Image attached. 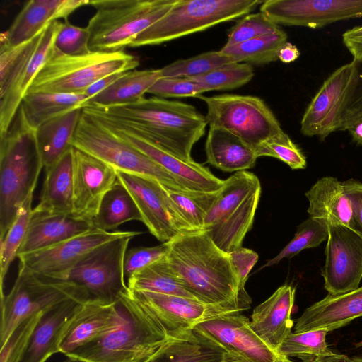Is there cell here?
I'll use <instances>...</instances> for the list:
<instances>
[{
    "label": "cell",
    "instance_id": "obj_40",
    "mask_svg": "<svg viewBox=\"0 0 362 362\" xmlns=\"http://www.w3.org/2000/svg\"><path fill=\"white\" fill-rule=\"evenodd\" d=\"M288 36L280 32L262 35L231 46H223L220 52L235 62L264 65L278 59V53L287 42Z\"/></svg>",
    "mask_w": 362,
    "mask_h": 362
},
{
    "label": "cell",
    "instance_id": "obj_2",
    "mask_svg": "<svg viewBox=\"0 0 362 362\" xmlns=\"http://www.w3.org/2000/svg\"><path fill=\"white\" fill-rule=\"evenodd\" d=\"M87 107L126 123L185 161L194 160L192 149L208 124L206 116L194 105L156 96L111 107Z\"/></svg>",
    "mask_w": 362,
    "mask_h": 362
},
{
    "label": "cell",
    "instance_id": "obj_14",
    "mask_svg": "<svg viewBox=\"0 0 362 362\" xmlns=\"http://www.w3.org/2000/svg\"><path fill=\"white\" fill-rule=\"evenodd\" d=\"M357 74L354 61L333 71L323 82L306 107L300 121V132L324 141L339 131L341 117L355 86Z\"/></svg>",
    "mask_w": 362,
    "mask_h": 362
},
{
    "label": "cell",
    "instance_id": "obj_20",
    "mask_svg": "<svg viewBox=\"0 0 362 362\" xmlns=\"http://www.w3.org/2000/svg\"><path fill=\"white\" fill-rule=\"evenodd\" d=\"M117 180L115 168L74 148L73 214L93 221L102 199Z\"/></svg>",
    "mask_w": 362,
    "mask_h": 362
},
{
    "label": "cell",
    "instance_id": "obj_44",
    "mask_svg": "<svg viewBox=\"0 0 362 362\" xmlns=\"http://www.w3.org/2000/svg\"><path fill=\"white\" fill-rule=\"evenodd\" d=\"M235 62L219 51H209L178 59L160 69L162 77L192 78L204 75L223 65Z\"/></svg>",
    "mask_w": 362,
    "mask_h": 362
},
{
    "label": "cell",
    "instance_id": "obj_18",
    "mask_svg": "<svg viewBox=\"0 0 362 362\" xmlns=\"http://www.w3.org/2000/svg\"><path fill=\"white\" fill-rule=\"evenodd\" d=\"M132 233L94 228L47 249L18 256L19 266L37 276L62 272L102 245Z\"/></svg>",
    "mask_w": 362,
    "mask_h": 362
},
{
    "label": "cell",
    "instance_id": "obj_1",
    "mask_svg": "<svg viewBox=\"0 0 362 362\" xmlns=\"http://www.w3.org/2000/svg\"><path fill=\"white\" fill-rule=\"evenodd\" d=\"M166 258L183 286L198 300L247 310L228 253L205 230L182 233L169 242Z\"/></svg>",
    "mask_w": 362,
    "mask_h": 362
},
{
    "label": "cell",
    "instance_id": "obj_6",
    "mask_svg": "<svg viewBox=\"0 0 362 362\" xmlns=\"http://www.w3.org/2000/svg\"><path fill=\"white\" fill-rule=\"evenodd\" d=\"M139 65L136 57L123 50L68 56L53 47L28 93H84L103 77L135 69Z\"/></svg>",
    "mask_w": 362,
    "mask_h": 362
},
{
    "label": "cell",
    "instance_id": "obj_28",
    "mask_svg": "<svg viewBox=\"0 0 362 362\" xmlns=\"http://www.w3.org/2000/svg\"><path fill=\"white\" fill-rule=\"evenodd\" d=\"M227 349L196 327L171 336L146 362H219Z\"/></svg>",
    "mask_w": 362,
    "mask_h": 362
},
{
    "label": "cell",
    "instance_id": "obj_60",
    "mask_svg": "<svg viewBox=\"0 0 362 362\" xmlns=\"http://www.w3.org/2000/svg\"><path fill=\"white\" fill-rule=\"evenodd\" d=\"M219 362H252V361L234 351L227 350L224 353L222 358L220 360Z\"/></svg>",
    "mask_w": 362,
    "mask_h": 362
},
{
    "label": "cell",
    "instance_id": "obj_32",
    "mask_svg": "<svg viewBox=\"0 0 362 362\" xmlns=\"http://www.w3.org/2000/svg\"><path fill=\"white\" fill-rule=\"evenodd\" d=\"M83 108H76L42 124L35 129L45 170L54 165L71 147Z\"/></svg>",
    "mask_w": 362,
    "mask_h": 362
},
{
    "label": "cell",
    "instance_id": "obj_57",
    "mask_svg": "<svg viewBox=\"0 0 362 362\" xmlns=\"http://www.w3.org/2000/svg\"><path fill=\"white\" fill-rule=\"evenodd\" d=\"M299 57L300 51L297 47L288 42L281 47L278 53V59L286 64L296 61Z\"/></svg>",
    "mask_w": 362,
    "mask_h": 362
},
{
    "label": "cell",
    "instance_id": "obj_58",
    "mask_svg": "<svg viewBox=\"0 0 362 362\" xmlns=\"http://www.w3.org/2000/svg\"><path fill=\"white\" fill-rule=\"evenodd\" d=\"M350 360L351 358L346 355L332 351L329 354L305 359L302 362H350Z\"/></svg>",
    "mask_w": 362,
    "mask_h": 362
},
{
    "label": "cell",
    "instance_id": "obj_34",
    "mask_svg": "<svg viewBox=\"0 0 362 362\" xmlns=\"http://www.w3.org/2000/svg\"><path fill=\"white\" fill-rule=\"evenodd\" d=\"M161 77L160 69L126 71L112 84L90 98L88 105L106 108L136 103L144 98Z\"/></svg>",
    "mask_w": 362,
    "mask_h": 362
},
{
    "label": "cell",
    "instance_id": "obj_22",
    "mask_svg": "<svg viewBox=\"0 0 362 362\" xmlns=\"http://www.w3.org/2000/svg\"><path fill=\"white\" fill-rule=\"evenodd\" d=\"M94 228L92 220L74 214H51L33 209L17 257L47 249Z\"/></svg>",
    "mask_w": 362,
    "mask_h": 362
},
{
    "label": "cell",
    "instance_id": "obj_15",
    "mask_svg": "<svg viewBox=\"0 0 362 362\" xmlns=\"http://www.w3.org/2000/svg\"><path fill=\"white\" fill-rule=\"evenodd\" d=\"M325 254L321 274L328 294L358 288L362 279V238L348 227L329 224Z\"/></svg>",
    "mask_w": 362,
    "mask_h": 362
},
{
    "label": "cell",
    "instance_id": "obj_30",
    "mask_svg": "<svg viewBox=\"0 0 362 362\" xmlns=\"http://www.w3.org/2000/svg\"><path fill=\"white\" fill-rule=\"evenodd\" d=\"M305 195L309 202L307 211L310 218L324 221L328 225L349 228L351 208L343 182L334 177H323Z\"/></svg>",
    "mask_w": 362,
    "mask_h": 362
},
{
    "label": "cell",
    "instance_id": "obj_31",
    "mask_svg": "<svg viewBox=\"0 0 362 362\" xmlns=\"http://www.w3.org/2000/svg\"><path fill=\"white\" fill-rule=\"evenodd\" d=\"M205 153L208 163L230 173L252 168L257 159L255 150L241 139L218 127H209Z\"/></svg>",
    "mask_w": 362,
    "mask_h": 362
},
{
    "label": "cell",
    "instance_id": "obj_12",
    "mask_svg": "<svg viewBox=\"0 0 362 362\" xmlns=\"http://www.w3.org/2000/svg\"><path fill=\"white\" fill-rule=\"evenodd\" d=\"M83 110L95 117L117 136L124 140L162 167L185 189L197 192H217L222 180L203 165L185 161L143 136L131 126L115 118L98 112L88 107Z\"/></svg>",
    "mask_w": 362,
    "mask_h": 362
},
{
    "label": "cell",
    "instance_id": "obj_46",
    "mask_svg": "<svg viewBox=\"0 0 362 362\" xmlns=\"http://www.w3.org/2000/svg\"><path fill=\"white\" fill-rule=\"evenodd\" d=\"M283 29L260 12L243 16L230 30L224 46H231L249 40L280 32Z\"/></svg>",
    "mask_w": 362,
    "mask_h": 362
},
{
    "label": "cell",
    "instance_id": "obj_16",
    "mask_svg": "<svg viewBox=\"0 0 362 362\" xmlns=\"http://www.w3.org/2000/svg\"><path fill=\"white\" fill-rule=\"evenodd\" d=\"M260 11L279 25L318 29L362 18V0H267Z\"/></svg>",
    "mask_w": 362,
    "mask_h": 362
},
{
    "label": "cell",
    "instance_id": "obj_39",
    "mask_svg": "<svg viewBox=\"0 0 362 362\" xmlns=\"http://www.w3.org/2000/svg\"><path fill=\"white\" fill-rule=\"evenodd\" d=\"M133 291H151L196 299L180 283L166 256L134 273L127 280Z\"/></svg>",
    "mask_w": 362,
    "mask_h": 362
},
{
    "label": "cell",
    "instance_id": "obj_7",
    "mask_svg": "<svg viewBox=\"0 0 362 362\" xmlns=\"http://www.w3.org/2000/svg\"><path fill=\"white\" fill-rule=\"evenodd\" d=\"M177 0H93L95 13L86 26L91 52H117L130 47L143 31L164 16Z\"/></svg>",
    "mask_w": 362,
    "mask_h": 362
},
{
    "label": "cell",
    "instance_id": "obj_25",
    "mask_svg": "<svg viewBox=\"0 0 362 362\" xmlns=\"http://www.w3.org/2000/svg\"><path fill=\"white\" fill-rule=\"evenodd\" d=\"M362 317V286L339 295L328 294L307 308L297 319L294 332L333 331Z\"/></svg>",
    "mask_w": 362,
    "mask_h": 362
},
{
    "label": "cell",
    "instance_id": "obj_11",
    "mask_svg": "<svg viewBox=\"0 0 362 362\" xmlns=\"http://www.w3.org/2000/svg\"><path fill=\"white\" fill-rule=\"evenodd\" d=\"M206 105L209 127L226 129L255 150L284 132L276 116L259 97L222 94L197 97Z\"/></svg>",
    "mask_w": 362,
    "mask_h": 362
},
{
    "label": "cell",
    "instance_id": "obj_43",
    "mask_svg": "<svg viewBox=\"0 0 362 362\" xmlns=\"http://www.w3.org/2000/svg\"><path fill=\"white\" fill-rule=\"evenodd\" d=\"M254 76L251 64L233 62L223 65L204 75L190 78L198 83L205 90H230L241 87Z\"/></svg>",
    "mask_w": 362,
    "mask_h": 362
},
{
    "label": "cell",
    "instance_id": "obj_13",
    "mask_svg": "<svg viewBox=\"0 0 362 362\" xmlns=\"http://www.w3.org/2000/svg\"><path fill=\"white\" fill-rule=\"evenodd\" d=\"M18 269L11 290L1 298V346L17 327L32 315L74 299L61 285L45 281L22 267Z\"/></svg>",
    "mask_w": 362,
    "mask_h": 362
},
{
    "label": "cell",
    "instance_id": "obj_62",
    "mask_svg": "<svg viewBox=\"0 0 362 362\" xmlns=\"http://www.w3.org/2000/svg\"><path fill=\"white\" fill-rule=\"evenodd\" d=\"M350 362H362V356H356L351 358Z\"/></svg>",
    "mask_w": 362,
    "mask_h": 362
},
{
    "label": "cell",
    "instance_id": "obj_49",
    "mask_svg": "<svg viewBox=\"0 0 362 362\" xmlns=\"http://www.w3.org/2000/svg\"><path fill=\"white\" fill-rule=\"evenodd\" d=\"M90 32L87 27L71 24L67 20L62 22L54 41V48L68 56L86 54L89 49Z\"/></svg>",
    "mask_w": 362,
    "mask_h": 362
},
{
    "label": "cell",
    "instance_id": "obj_53",
    "mask_svg": "<svg viewBox=\"0 0 362 362\" xmlns=\"http://www.w3.org/2000/svg\"><path fill=\"white\" fill-rule=\"evenodd\" d=\"M354 62L357 68L356 83L344 108L339 131H346L356 122L362 119V61Z\"/></svg>",
    "mask_w": 362,
    "mask_h": 362
},
{
    "label": "cell",
    "instance_id": "obj_51",
    "mask_svg": "<svg viewBox=\"0 0 362 362\" xmlns=\"http://www.w3.org/2000/svg\"><path fill=\"white\" fill-rule=\"evenodd\" d=\"M169 243L151 247H134L127 251L124 260V273L127 281L134 273L165 257Z\"/></svg>",
    "mask_w": 362,
    "mask_h": 362
},
{
    "label": "cell",
    "instance_id": "obj_10",
    "mask_svg": "<svg viewBox=\"0 0 362 362\" xmlns=\"http://www.w3.org/2000/svg\"><path fill=\"white\" fill-rule=\"evenodd\" d=\"M72 146L101 160L116 170L155 180L168 189H187L156 162L83 109Z\"/></svg>",
    "mask_w": 362,
    "mask_h": 362
},
{
    "label": "cell",
    "instance_id": "obj_33",
    "mask_svg": "<svg viewBox=\"0 0 362 362\" xmlns=\"http://www.w3.org/2000/svg\"><path fill=\"white\" fill-rule=\"evenodd\" d=\"M261 194V187L250 194L238 207L205 230L214 244L230 253L242 247L243 240L251 229Z\"/></svg>",
    "mask_w": 362,
    "mask_h": 362
},
{
    "label": "cell",
    "instance_id": "obj_41",
    "mask_svg": "<svg viewBox=\"0 0 362 362\" xmlns=\"http://www.w3.org/2000/svg\"><path fill=\"white\" fill-rule=\"evenodd\" d=\"M327 238V223L309 217L298 226L293 238L281 252L260 269L277 264L284 258L291 259L303 250L316 247Z\"/></svg>",
    "mask_w": 362,
    "mask_h": 362
},
{
    "label": "cell",
    "instance_id": "obj_42",
    "mask_svg": "<svg viewBox=\"0 0 362 362\" xmlns=\"http://www.w3.org/2000/svg\"><path fill=\"white\" fill-rule=\"evenodd\" d=\"M33 194H31L21 206L17 216L0 241L1 298L4 296L3 284L10 265L16 257L25 237L33 210Z\"/></svg>",
    "mask_w": 362,
    "mask_h": 362
},
{
    "label": "cell",
    "instance_id": "obj_17",
    "mask_svg": "<svg viewBox=\"0 0 362 362\" xmlns=\"http://www.w3.org/2000/svg\"><path fill=\"white\" fill-rule=\"evenodd\" d=\"M133 292L153 313L170 336L192 329L204 322L222 315L245 310L238 306L207 304L177 296L151 291Z\"/></svg>",
    "mask_w": 362,
    "mask_h": 362
},
{
    "label": "cell",
    "instance_id": "obj_9",
    "mask_svg": "<svg viewBox=\"0 0 362 362\" xmlns=\"http://www.w3.org/2000/svg\"><path fill=\"white\" fill-rule=\"evenodd\" d=\"M260 0H177L160 19L141 33L130 47L159 45L253 11Z\"/></svg>",
    "mask_w": 362,
    "mask_h": 362
},
{
    "label": "cell",
    "instance_id": "obj_52",
    "mask_svg": "<svg viewBox=\"0 0 362 362\" xmlns=\"http://www.w3.org/2000/svg\"><path fill=\"white\" fill-rule=\"evenodd\" d=\"M228 255L238 281L241 297L244 301L250 305L251 298L247 293L245 286L249 274L257 263L259 256L254 250L242 247Z\"/></svg>",
    "mask_w": 362,
    "mask_h": 362
},
{
    "label": "cell",
    "instance_id": "obj_37",
    "mask_svg": "<svg viewBox=\"0 0 362 362\" xmlns=\"http://www.w3.org/2000/svg\"><path fill=\"white\" fill-rule=\"evenodd\" d=\"M260 187L258 177L247 170L236 172L224 180L206 214L204 230L235 210L250 194Z\"/></svg>",
    "mask_w": 362,
    "mask_h": 362
},
{
    "label": "cell",
    "instance_id": "obj_63",
    "mask_svg": "<svg viewBox=\"0 0 362 362\" xmlns=\"http://www.w3.org/2000/svg\"><path fill=\"white\" fill-rule=\"evenodd\" d=\"M62 362H82V361L77 360V359L66 357V358Z\"/></svg>",
    "mask_w": 362,
    "mask_h": 362
},
{
    "label": "cell",
    "instance_id": "obj_50",
    "mask_svg": "<svg viewBox=\"0 0 362 362\" xmlns=\"http://www.w3.org/2000/svg\"><path fill=\"white\" fill-rule=\"evenodd\" d=\"M204 92L198 83L190 78L161 77L150 88L148 93L162 98H197Z\"/></svg>",
    "mask_w": 362,
    "mask_h": 362
},
{
    "label": "cell",
    "instance_id": "obj_47",
    "mask_svg": "<svg viewBox=\"0 0 362 362\" xmlns=\"http://www.w3.org/2000/svg\"><path fill=\"white\" fill-rule=\"evenodd\" d=\"M255 153L257 158L269 156L277 158L292 170L305 169L307 167L303 153L285 132L262 143Z\"/></svg>",
    "mask_w": 362,
    "mask_h": 362
},
{
    "label": "cell",
    "instance_id": "obj_48",
    "mask_svg": "<svg viewBox=\"0 0 362 362\" xmlns=\"http://www.w3.org/2000/svg\"><path fill=\"white\" fill-rule=\"evenodd\" d=\"M47 310L39 312L20 324L6 343L1 346L0 362H21L32 334Z\"/></svg>",
    "mask_w": 362,
    "mask_h": 362
},
{
    "label": "cell",
    "instance_id": "obj_38",
    "mask_svg": "<svg viewBox=\"0 0 362 362\" xmlns=\"http://www.w3.org/2000/svg\"><path fill=\"white\" fill-rule=\"evenodd\" d=\"M134 220L141 221L140 212L130 193L117 179L102 199L93 223L95 228L110 232Z\"/></svg>",
    "mask_w": 362,
    "mask_h": 362
},
{
    "label": "cell",
    "instance_id": "obj_29",
    "mask_svg": "<svg viewBox=\"0 0 362 362\" xmlns=\"http://www.w3.org/2000/svg\"><path fill=\"white\" fill-rule=\"evenodd\" d=\"M74 158L72 146L45 170L40 200L35 210L51 214H73Z\"/></svg>",
    "mask_w": 362,
    "mask_h": 362
},
{
    "label": "cell",
    "instance_id": "obj_3",
    "mask_svg": "<svg viewBox=\"0 0 362 362\" xmlns=\"http://www.w3.org/2000/svg\"><path fill=\"white\" fill-rule=\"evenodd\" d=\"M117 302L118 325L66 357L82 362H146L170 339L153 313L128 287Z\"/></svg>",
    "mask_w": 362,
    "mask_h": 362
},
{
    "label": "cell",
    "instance_id": "obj_35",
    "mask_svg": "<svg viewBox=\"0 0 362 362\" xmlns=\"http://www.w3.org/2000/svg\"><path fill=\"white\" fill-rule=\"evenodd\" d=\"M85 93H27L19 107L28 124L36 129L59 115L88 105Z\"/></svg>",
    "mask_w": 362,
    "mask_h": 362
},
{
    "label": "cell",
    "instance_id": "obj_8",
    "mask_svg": "<svg viewBox=\"0 0 362 362\" xmlns=\"http://www.w3.org/2000/svg\"><path fill=\"white\" fill-rule=\"evenodd\" d=\"M61 21L51 23L38 35L18 46H0V136L8 130L22 100L47 59Z\"/></svg>",
    "mask_w": 362,
    "mask_h": 362
},
{
    "label": "cell",
    "instance_id": "obj_27",
    "mask_svg": "<svg viewBox=\"0 0 362 362\" xmlns=\"http://www.w3.org/2000/svg\"><path fill=\"white\" fill-rule=\"evenodd\" d=\"M83 305L69 299L48 310L36 326L21 362H46L58 354L66 327Z\"/></svg>",
    "mask_w": 362,
    "mask_h": 362
},
{
    "label": "cell",
    "instance_id": "obj_26",
    "mask_svg": "<svg viewBox=\"0 0 362 362\" xmlns=\"http://www.w3.org/2000/svg\"><path fill=\"white\" fill-rule=\"evenodd\" d=\"M117 301L114 303L93 302L84 304L66 327L59 353L66 356L115 328L121 316Z\"/></svg>",
    "mask_w": 362,
    "mask_h": 362
},
{
    "label": "cell",
    "instance_id": "obj_56",
    "mask_svg": "<svg viewBox=\"0 0 362 362\" xmlns=\"http://www.w3.org/2000/svg\"><path fill=\"white\" fill-rule=\"evenodd\" d=\"M344 45L353 57L354 61H362V35L357 37H343Z\"/></svg>",
    "mask_w": 362,
    "mask_h": 362
},
{
    "label": "cell",
    "instance_id": "obj_54",
    "mask_svg": "<svg viewBox=\"0 0 362 362\" xmlns=\"http://www.w3.org/2000/svg\"><path fill=\"white\" fill-rule=\"evenodd\" d=\"M343 184L351 208L349 228L362 238V183L351 178Z\"/></svg>",
    "mask_w": 362,
    "mask_h": 362
},
{
    "label": "cell",
    "instance_id": "obj_19",
    "mask_svg": "<svg viewBox=\"0 0 362 362\" xmlns=\"http://www.w3.org/2000/svg\"><path fill=\"white\" fill-rule=\"evenodd\" d=\"M117 173L118 180L134 199L141 216V221L155 238L163 243L169 242L180 233L165 189L160 182L118 170Z\"/></svg>",
    "mask_w": 362,
    "mask_h": 362
},
{
    "label": "cell",
    "instance_id": "obj_45",
    "mask_svg": "<svg viewBox=\"0 0 362 362\" xmlns=\"http://www.w3.org/2000/svg\"><path fill=\"white\" fill-rule=\"evenodd\" d=\"M327 332L325 329L291 332L278 352L287 358L296 357L302 361L329 354L332 351L326 342Z\"/></svg>",
    "mask_w": 362,
    "mask_h": 362
},
{
    "label": "cell",
    "instance_id": "obj_23",
    "mask_svg": "<svg viewBox=\"0 0 362 362\" xmlns=\"http://www.w3.org/2000/svg\"><path fill=\"white\" fill-rule=\"evenodd\" d=\"M88 0H30L18 13L9 28L1 34V42L18 46L34 38L51 23L67 17Z\"/></svg>",
    "mask_w": 362,
    "mask_h": 362
},
{
    "label": "cell",
    "instance_id": "obj_21",
    "mask_svg": "<svg viewBox=\"0 0 362 362\" xmlns=\"http://www.w3.org/2000/svg\"><path fill=\"white\" fill-rule=\"evenodd\" d=\"M241 313H228L197 327L227 350L234 351L252 362H293L270 349L252 330L250 320Z\"/></svg>",
    "mask_w": 362,
    "mask_h": 362
},
{
    "label": "cell",
    "instance_id": "obj_5",
    "mask_svg": "<svg viewBox=\"0 0 362 362\" xmlns=\"http://www.w3.org/2000/svg\"><path fill=\"white\" fill-rule=\"evenodd\" d=\"M132 231L128 235L106 243L69 269L40 279L65 287L74 298L83 303H115L127 289L124 260L130 240L142 234Z\"/></svg>",
    "mask_w": 362,
    "mask_h": 362
},
{
    "label": "cell",
    "instance_id": "obj_61",
    "mask_svg": "<svg viewBox=\"0 0 362 362\" xmlns=\"http://www.w3.org/2000/svg\"><path fill=\"white\" fill-rule=\"evenodd\" d=\"M362 35V25L355 26L345 31L343 37H357Z\"/></svg>",
    "mask_w": 362,
    "mask_h": 362
},
{
    "label": "cell",
    "instance_id": "obj_4",
    "mask_svg": "<svg viewBox=\"0 0 362 362\" xmlns=\"http://www.w3.org/2000/svg\"><path fill=\"white\" fill-rule=\"evenodd\" d=\"M43 168L35 129L28 124L19 108L0 136V241L25 199L34 193Z\"/></svg>",
    "mask_w": 362,
    "mask_h": 362
},
{
    "label": "cell",
    "instance_id": "obj_55",
    "mask_svg": "<svg viewBox=\"0 0 362 362\" xmlns=\"http://www.w3.org/2000/svg\"><path fill=\"white\" fill-rule=\"evenodd\" d=\"M124 72L112 74L103 77L98 80L93 84H92L84 93L88 97L89 100L98 94L111 84H112L116 80H117Z\"/></svg>",
    "mask_w": 362,
    "mask_h": 362
},
{
    "label": "cell",
    "instance_id": "obj_59",
    "mask_svg": "<svg viewBox=\"0 0 362 362\" xmlns=\"http://www.w3.org/2000/svg\"><path fill=\"white\" fill-rule=\"evenodd\" d=\"M346 131L351 135L352 141L357 145L362 146V119L356 122Z\"/></svg>",
    "mask_w": 362,
    "mask_h": 362
},
{
    "label": "cell",
    "instance_id": "obj_24",
    "mask_svg": "<svg viewBox=\"0 0 362 362\" xmlns=\"http://www.w3.org/2000/svg\"><path fill=\"white\" fill-rule=\"evenodd\" d=\"M295 294V287L284 284L256 306L251 315L250 325L252 330L276 352L291 333Z\"/></svg>",
    "mask_w": 362,
    "mask_h": 362
},
{
    "label": "cell",
    "instance_id": "obj_36",
    "mask_svg": "<svg viewBox=\"0 0 362 362\" xmlns=\"http://www.w3.org/2000/svg\"><path fill=\"white\" fill-rule=\"evenodd\" d=\"M165 189L180 233L204 230L206 214L214 202L218 191L206 192Z\"/></svg>",
    "mask_w": 362,
    "mask_h": 362
}]
</instances>
